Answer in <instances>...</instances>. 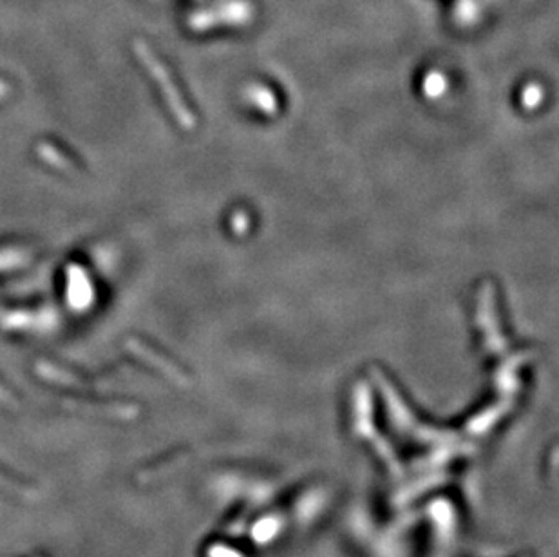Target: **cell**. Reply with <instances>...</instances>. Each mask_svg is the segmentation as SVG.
<instances>
[{
    "label": "cell",
    "mask_w": 559,
    "mask_h": 557,
    "mask_svg": "<svg viewBox=\"0 0 559 557\" xmlns=\"http://www.w3.org/2000/svg\"><path fill=\"white\" fill-rule=\"evenodd\" d=\"M136 51L138 55H140V58L143 60L145 67H147V71L150 73V76L161 85V95H163L165 102H167L168 110L174 114L176 122L180 123L183 129H194V127H196V118H194L192 110L188 109L183 96L180 95L176 83L173 82V78H170V75H168L163 63H161L149 49L145 48L143 43H138Z\"/></svg>",
    "instance_id": "obj_1"
},
{
    "label": "cell",
    "mask_w": 559,
    "mask_h": 557,
    "mask_svg": "<svg viewBox=\"0 0 559 557\" xmlns=\"http://www.w3.org/2000/svg\"><path fill=\"white\" fill-rule=\"evenodd\" d=\"M26 261H28V251L22 250V248H6V250H0V270L22 266Z\"/></svg>",
    "instance_id": "obj_2"
},
{
    "label": "cell",
    "mask_w": 559,
    "mask_h": 557,
    "mask_svg": "<svg viewBox=\"0 0 559 557\" xmlns=\"http://www.w3.org/2000/svg\"><path fill=\"white\" fill-rule=\"evenodd\" d=\"M39 154L43 157V160L47 161V163H51V165H56V167H58V169H67V167H69V161H67V157H63L62 154H60L56 149H53V147L40 145L39 147Z\"/></svg>",
    "instance_id": "obj_3"
}]
</instances>
